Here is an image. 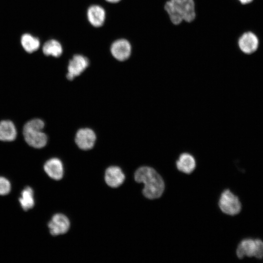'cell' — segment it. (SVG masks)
Masks as SVG:
<instances>
[{
	"instance_id": "15",
	"label": "cell",
	"mask_w": 263,
	"mask_h": 263,
	"mask_svg": "<svg viewBox=\"0 0 263 263\" xmlns=\"http://www.w3.org/2000/svg\"><path fill=\"white\" fill-rule=\"evenodd\" d=\"M176 164L179 170L189 174L195 169L196 162L192 155L188 153H183L180 155Z\"/></svg>"
},
{
	"instance_id": "19",
	"label": "cell",
	"mask_w": 263,
	"mask_h": 263,
	"mask_svg": "<svg viewBox=\"0 0 263 263\" xmlns=\"http://www.w3.org/2000/svg\"><path fill=\"white\" fill-rule=\"evenodd\" d=\"M11 190V184L5 177L0 176V195H6Z\"/></svg>"
},
{
	"instance_id": "13",
	"label": "cell",
	"mask_w": 263,
	"mask_h": 263,
	"mask_svg": "<svg viewBox=\"0 0 263 263\" xmlns=\"http://www.w3.org/2000/svg\"><path fill=\"white\" fill-rule=\"evenodd\" d=\"M43 168L47 174L54 180H59L63 177V164L58 158L49 159L44 164Z\"/></svg>"
},
{
	"instance_id": "17",
	"label": "cell",
	"mask_w": 263,
	"mask_h": 263,
	"mask_svg": "<svg viewBox=\"0 0 263 263\" xmlns=\"http://www.w3.org/2000/svg\"><path fill=\"white\" fill-rule=\"evenodd\" d=\"M42 52L46 56L58 57L62 54L63 47L58 41L54 39H50L43 44Z\"/></svg>"
},
{
	"instance_id": "4",
	"label": "cell",
	"mask_w": 263,
	"mask_h": 263,
	"mask_svg": "<svg viewBox=\"0 0 263 263\" xmlns=\"http://www.w3.org/2000/svg\"><path fill=\"white\" fill-rule=\"evenodd\" d=\"M236 254L240 259L245 256L261 259L263 258V242L259 239L244 240L239 244Z\"/></svg>"
},
{
	"instance_id": "18",
	"label": "cell",
	"mask_w": 263,
	"mask_h": 263,
	"mask_svg": "<svg viewBox=\"0 0 263 263\" xmlns=\"http://www.w3.org/2000/svg\"><path fill=\"white\" fill-rule=\"evenodd\" d=\"M20 43L24 50L28 53H32L38 50L40 44L38 38L28 33L22 35Z\"/></svg>"
},
{
	"instance_id": "12",
	"label": "cell",
	"mask_w": 263,
	"mask_h": 263,
	"mask_svg": "<svg viewBox=\"0 0 263 263\" xmlns=\"http://www.w3.org/2000/svg\"><path fill=\"white\" fill-rule=\"evenodd\" d=\"M125 178L124 173L118 167H110L105 171V181L107 184L112 188L120 186L124 182Z\"/></svg>"
},
{
	"instance_id": "11",
	"label": "cell",
	"mask_w": 263,
	"mask_h": 263,
	"mask_svg": "<svg viewBox=\"0 0 263 263\" xmlns=\"http://www.w3.org/2000/svg\"><path fill=\"white\" fill-rule=\"evenodd\" d=\"M87 17L89 23L94 27H101L106 19L105 9L98 5H91L87 11Z\"/></svg>"
},
{
	"instance_id": "6",
	"label": "cell",
	"mask_w": 263,
	"mask_h": 263,
	"mask_svg": "<svg viewBox=\"0 0 263 263\" xmlns=\"http://www.w3.org/2000/svg\"><path fill=\"white\" fill-rule=\"evenodd\" d=\"M89 64L87 57L80 54L75 55L69 62L68 73L66 76L68 79L73 80L79 75L87 68Z\"/></svg>"
},
{
	"instance_id": "10",
	"label": "cell",
	"mask_w": 263,
	"mask_h": 263,
	"mask_svg": "<svg viewBox=\"0 0 263 263\" xmlns=\"http://www.w3.org/2000/svg\"><path fill=\"white\" fill-rule=\"evenodd\" d=\"M258 38L254 33L250 32L243 34L238 40L239 48L246 54L255 52L258 48Z\"/></svg>"
},
{
	"instance_id": "1",
	"label": "cell",
	"mask_w": 263,
	"mask_h": 263,
	"mask_svg": "<svg viewBox=\"0 0 263 263\" xmlns=\"http://www.w3.org/2000/svg\"><path fill=\"white\" fill-rule=\"evenodd\" d=\"M134 179L144 184L142 192L146 198L154 199L159 198L165 188L164 181L155 169L149 167H141L134 173Z\"/></svg>"
},
{
	"instance_id": "9",
	"label": "cell",
	"mask_w": 263,
	"mask_h": 263,
	"mask_svg": "<svg viewBox=\"0 0 263 263\" xmlns=\"http://www.w3.org/2000/svg\"><path fill=\"white\" fill-rule=\"evenodd\" d=\"M96 135L94 132L89 128L79 129L76 132L75 142L81 150H88L92 149L95 143Z\"/></svg>"
},
{
	"instance_id": "14",
	"label": "cell",
	"mask_w": 263,
	"mask_h": 263,
	"mask_svg": "<svg viewBox=\"0 0 263 263\" xmlns=\"http://www.w3.org/2000/svg\"><path fill=\"white\" fill-rule=\"evenodd\" d=\"M17 136V130L14 124L10 120L0 121V140L12 141Z\"/></svg>"
},
{
	"instance_id": "7",
	"label": "cell",
	"mask_w": 263,
	"mask_h": 263,
	"mask_svg": "<svg viewBox=\"0 0 263 263\" xmlns=\"http://www.w3.org/2000/svg\"><path fill=\"white\" fill-rule=\"evenodd\" d=\"M132 49L131 44L128 40L120 38L113 42L110 47V51L116 59L122 61L126 60L130 57Z\"/></svg>"
},
{
	"instance_id": "5",
	"label": "cell",
	"mask_w": 263,
	"mask_h": 263,
	"mask_svg": "<svg viewBox=\"0 0 263 263\" xmlns=\"http://www.w3.org/2000/svg\"><path fill=\"white\" fill-rule=\"evenodd\" d=\"M219 206L224 213L229 215L237 214L242 208L238 197L228 189L225 190L222 193L219 201Z\"/></svg>"
},
{
	"instance_id": "21",
	"label": "cell",
	"mask_w": 263,
	"mask_h": 263,
	"mask_svg": "<svg viewBox=\"0 0 263 263\" xmlns=\"http://www.w3.org/2000/svg\"><path fill=\"white\" fill-rule=\"evenodd\" d=\"M108 2L112 3H115L119 2L121 1V0H105Z\"/></svg>"
},
{
	"instance_id": "20",
	"label": "cell",
	"mask_w": 263,
	"mask_h": 263,
	"mask_svg": "<svg viewBox=\"0 0 263 263\" xmlns=\"http://www.w3.org/2000/svg\"><path fill=\"white\" fill-rule=\"evenodd\" d=\"M242 4H246L251 2L253 0H238Z\"/></svg>"
},
{
	"instance_id": "16",
	"label": "cell",
	"mask_w": 263,
	"mask_h": 263,
	"mask_svg": "<svg viewBox=\"0 0 263 263\" xmlns=\"http://www.w3.org/2000/svg\"><path fill=\"white\" fill-rule=\"evenodd\" d=\"M20 207L24 211L32 208L35 206L34 190L30 187H26L21 191L19 198Z\"/></svg>"
},
{
	"instance_id": "8",
	"label": "cell",
	"mask_w": 263,
	"mask_h": 263,
	"mask_svg": "<svg viewBox=\"0 0 263 263\" xmlns=\"http://www.w3.org/2000/svg\"><path fill=\"white\" fill-rule=\"evenodd\" d=\"M70 226L69 219L62 214L54 215L48 224L50 233L53 236H57L66 233Z\"/></svg>"
},
{
	"instance_id": "3",
	"label": "cell",
	"mask_w": 263,
	"mask_h": 263,
	"mask_svg": "<svg viewBox=\"0 0 263 263\" xmlns=\"http://www.w3.org/2000/svg\"><path fill=\"white\" fill-rule=\"evenodd\" d=\"M44 127V122L38 118L31 119L25 124L23 135L25 142L30 146L40 149L46 145L47 137L42 131Z\"/></svg>"
},
{
	"instance_id": "2",
	"label": "cell",
	"mask_w": 263,
	"mask_h": 263,
	"mask_svg": "<svg viewBox=\"0 0 263 263\" xmlns=\"http://www.w3.org/2000/svg\"><path fill=\"white\" fill-rule=\"evenodd\" d=\"M164 9L174 25H178L183 20L191 22L196 17L194 0H169L165 3Z\"/></svg>"
}]
</instances>
